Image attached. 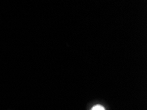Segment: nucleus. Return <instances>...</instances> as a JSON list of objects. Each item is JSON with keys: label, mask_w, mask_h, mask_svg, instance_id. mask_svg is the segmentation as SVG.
Listing matches in <instances>:
<instances>
[{"label": "nucleus", "mask_w": 147, "mask_h": 110, "mask_svg": "<svg viewBox=\"0 0 147 110\" xmlns=\"http://www.w3.org/2000/svg\"><path fill=\"white\" fill-rule=\"evenodd\" d=\"M91 110H106L105 108L101 105H96L94 106Z\"/></svg>", "instance_id": "nucleus-1"}]
</instances>
